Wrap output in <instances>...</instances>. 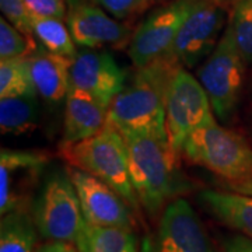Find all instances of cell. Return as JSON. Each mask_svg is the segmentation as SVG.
<instances>
[{"instance_id":"obj_1","label":"cell","mask_w":252,"mask_h":252,"mask_svg":"<svg viewBox=\"0 0 252 252\" xmlns=\"http://www.w3.org/2000/svg\"><path fill=\"white\" fill-rule=\"evenodd\" d=\"M127 144L130 178L140 206L157 216L168 203L189 190V182L178 164V154L167 133H122Z\"/></svg>"},{"instance_id":"obj_2","label":"cell","mask_w":252,"mask_h":252,"mask_svg":"<svg viewBox=\"0 0 252 252\" xmlns=\"http://www.w3.org/2000/svg\"><path fill=\"white\" fill-rule=\"evenodd\" d=\"M181 67L171 56L139 67L133 79L112 101L107 124L121 133H167L165 102L172 79Z\"/></svg>"},{"instance_id":"obj_3","label":"cell","mask_w":252,"mask_h":252,"mask_svg":"<svg viewBox=\"0 0 252 252\" xmlns=\"http://www.w3.org/2000/svg\"><path fill=\"white\" fill-rule=\"evenodd\" d=\"M182 156L224 181V185L252 180V146L216 121L196 129L185 140Z\"/></svg>"},{"instance_id":"obj_4","label":"cell","mask_w":252,"mask_h":252,"mask_svg":"<svg viewBox=\"0 0 252 252\" xmlns=\"http://www.w3.org/2000/svg\"><path fill=\"white\" fill-rule=\"evenodd\" d=\"M61 152L70 167L89 172L108 184L132 209L140 207L130 178L127 144L118 129L107 124L95 136L74 146L62 147Z\"/></svg>"},{"instance_id":"obj_5","label":"cell","mask_w":252,"mask_h":252,"mask_svg":"<svg viewBox=\"0 0 252 252\" xmlns=\"http://www.w3.org/2000/svg\"><path fill=\"white\" fill-rule=\"evenodd\" d=\"M32 219L42 238L77 244L86 219L67 168L46 172L32 203Z\"/></svg>"},{"instance_id":"obj_6","label":"cell","mask_w":252,"mask_h":252,"mask_svg":"<svg viewBox=\"0 0 252 252\" xmlns=\"http://www.w3.org/2000/svg\"><path fill=\"white\" fill-rule=\"evenodd\" d=\"M247 64L225 28L215 51L199 66L196 77L203 86L216 118L227 122L234 115Z\"/></svg>"},{"instance_id":"obj_7","label":"cell","mask_w":252,"mask_h":252,"mask_svg":"<svg viewBox=\"0 0 252 252\" xmlns=\"http://www.w3.org/2000/svg\"><path fill=\"white\" fill-rule=\"evenodd\" d=\"M215 117L198 77L181 67L172 79L165 102V130L174 152L181 156L185 140L196 129L215 122Z\"/></svg>"},{"instance_id":"obj_8","label":"cell","mask_w":252,"mask_h":252,"mask_svg":"<svg viewBox=\"0 0 252 252\" xmlns=\"http://www.w3.org/2000/svg\"><path fill=\"white\" fill-rule=\"evenodd\" d=\"M198 0H171L156 9L132 34L127 54L136 69L168 56L174 41Z\"/></svg>"},{"instance_id":"obj_9","label":"cell","mask_w":252,"mask_h":252,"mask_svg":"<svg viewBox=\"0 0 252 252\" xmlns=\"http://www.w3.org/2000/svg\"><path fill=\"white\" fill-rule=\"evenodd\" d=\"M225 27L224 7L212 0H198L181 26L168 56L182 67H196L215 51Z\"/></svg>"},{"instance_id":"obj_10","label":"cell","mask_w":252,"mask_h":252,"mask_svg":"<svg viewBox=\"0 0 252 252\" xmlns=\"http://www.w3.org/2000/svg\"><path fill=\"white\" fill-rule=\"evenodd\" d=\"M140 252H215L205 225L188 200L178 198L164 209Z\"/></svg>"},{"instance_id":"obj_11","label":"cell","mask_w":252,"mask_h":252,"mask_svg":"<svg viewBox=\"0 0 252 252\" xmlns=\"http://www.w3.org/2000/svg\"><path fill=\"white\" fill-rule=\"evenodd\" d=\"M127 84V74L111 52L83 48L70 63V89L81 91L109 109Z\"/></svg>"},{"instance_id":"obj_12","label":"cell","mask_w":252,"mask_h":252,"mask_svg":"<svg viewBox=\"0 0 252 252\" xmlns=\"http://www.w3.org/2000/svg\"><path fill=\"white\" fill-rule=\"evenodd\" d=\"M66 24L76 45L81 48H124L132 31L114 18L95 0H66Z\"/></svg>"},{"instance_id":"obj_13","label":"cell","mask_w":252,"mask_h":252,"mask_svg":"<svg viewBox=\"0 0 252 252\" xmlns=\"http://www.w3.org/2000/svg\"><path fill=\"white\" fill-rule=\"evenodd\" d=\"M49 165V156L36 150L1 149L0 153V213L27 209L31 190Z\"/></svg>"},{"instance_id":"obj_14","label":"cell","mask_w":252,"mask_h":252,"mask_svg":"<svg viewBox=\"0 0 252 252\" xmlns=\"http://www.w3.org/2000/svg\"><path fill=\"white\" fill-rule=\"evenodd\" d=\"M67 172L77 190L83 216L89 224L132 230V207L115 189L79 168L69 167Z\"/></svg>"},{"instance_id":"obj_15","label":"cell","mask_w":252,"mask_h":252,"mask_svg":"<svg viewBox=\"0 0 252 252\" xmlns=\"http://www.w3.org/2000/svg\"><path fill=\"white\" fill-rule=\"evenodd\" d=\"M108 119V108L81 91L69 89L64 99L61 149L84 142L99 133Z\"/></svg>"},{"instance_id":"obj_16","label":"cell","mask_w":252,"mask_h":252,"mask_svg":"<svg viewBox=\"0 0 252 252\" xmlns=\"http://www.w3.org/2000/svg\"><path fill=\"white\" fill-rule=\"evenodd\" d=\"M27 63L38 97L48 104H59L66 99L70 89L72 59L38 46L27 56Z\"/></svg>"},{"instance_id":"obj_17","label":"cell","mask_w":252,"mask_h":252,"mask_svg":"<svg viewBox=\"0 0 252 252\" xmlns=\"http://www.w3.org/2000/svg\"><path fill=\"white\" fill-rule=\"evenodd\" d=\"M199 200L219 221L252 240V196L207 189L199 195Z\"/></svg>"},{"instance_id":"obj_18","label":"cell","mask_w":252,"mask_h":252,"mask_svg":"<svg viewBox=\"0 0 252 252\" xmlns=\"http://www.w3.org/2000/svg\"><path fill=\"white\" fill-rule=\"evenodd\" d=\"M39 124L38 94L0 98V129L3 135H26Z\"/></svg>"},{"instance_id":"obj_19","label":"cell","mask_w":252,"mask_h":252,"mask_svg":"<svg viewBox=\"0 0 252 252\" xmlns=\"http://www.w3.org/2000/svg\"><path fill=\"white\" fill-rule=\"evenodd\" d=\"M38 230L28 209L1 216L0 252H35Z\"/></svg>"},{"instance_id":"obj_20","label":"cell","mask_w":252,"mask_h":252,"mask_svg":"<svg viewBox=\"0 0 252 252\" xmlns=\"http://www.w3.org/2000/svg\"><path fill=\"white\" fill-rule=\"evenodd\" d=\"M76 245L81 252H139L132 230L93 225L87 221Z\"/></svg>"},{"instance_id":"obj_21","label":"cell","mask_w":252,"mask_h":252,"mask_svg":"<svg viewBox=\"0 0 252 252\" xmlns=\"http://www.w3.org/2000/svg\"><path fill=\"white\" fill-rule=\"evenodd\" d=\"M32 34L42 48L49 52L72 59L76 55V42L61 18L32 17Z\"/></svg>"},{"instance_id":"obj_22","label":"cell","mask_w":252,"mask_h":252,"mask_svg":"<svg viewBox=\"0 0 252 252\" xmlns=\"http://www.w3.org/2000/svg\"><path fill=\"white\" fill-rule=\"evenodd\" d=\"M225 28L245 64H252V0H238L233 4Z\"/></svg>"},{"instance_id":"obj_23","label":"cell","mask_w":252,"mask_h":252,"mask_svg":"<svg viewBox=\"0 0 252 252\" xmlns=\"http://www.w3.org/2000/svg\"><path fill=\"white\" fill-rule=\"evenodd\" d=\"M36 94L27 58L0 61V98Z\"/></svg>"},{"instance_id":"obj_24","label":"cell","mask_w":252,"mask_h":252,"mask_svg":"<svg viewBox=\"0 0 252 252\" xmlns=\"http://www.w3.org/2000/svg\"><path fill=\"white\" fill-rule=\"evenodd\" d=\"M36 48L34 36L23 34L6 18H0V61L27 58Z\"/></svg>"},{"instance_id":"obj_25","label":"cell","mask_w":252,"mask_h":252,"mask_svg":"<svg viewBox=\"0 0 252 252\" xmlns=\"http://www.w3.org/2000/svg\"><path fill=\"white\" fill-rule=\"evenodd\" d=\"M0 10L3 13V17L11 26H14L26 35L34 36L32 16L30 14L24 0H0Z\"/></svg>"},{"instance_id":"obj_26","label":"cell","mask_w":252,"mask_h":252,"mask_svg":"<svg viewBox=\"0 0 252 252\" xmlns=\"http://www.w3.org/2000/svg\"><path fill=\"white\" fill-rule=\"evenodd\" d=\"M102 9L117 20L135 17L147 9L154 0H95Z\"/></svg>"},{"instance_id":"obj_27","label":"cell","mask_w":252,"mask_h":252,"mask_svg":"<svg viewBox=\"0 0 252 252\" xmlns=\"http://www.w3.org/2000/svg\"><path fill=\"white\" fill-rule=\"evenodd\" d=\"M28 11L32 17L66 18L67 4L66 0H24Z\"/></svg>"},{"instance_id":"obj_28","label":"cell","mask_w":252,"mask_h":252,"mask_svg":"<svg viewBox=\"0 0 252 252\" xmlns=\"http://www.w3.org/2000/svg\"><path fill=\"white\" fill-rule=\"evenodd\" d=\"M223 252H252V240L243 234L230 235L223 241Z\"/></svg>"},{"instance_id":"obj_29","label":"cell","mask_w":252,"mask_h":252,"mask_svg":"<svg viewBox=\"0 0 252 252\" xmlns=\"http://www.w3.org/2000/svg\"><path fill=\"white\" fill-rule=\"evenodd\" d=\"M35 252H81L76 244L67 241H48L36 247Z\"/></svg>"},{"instance_id":"obj_30","label":"cell","mask_w":252,"mask_h":252,"mask_svg":"<svg viewBox=\"0 0 252 252\" xmlns=\"http://www.w3.org/2000/svg\"><path fill=\"white\" fill-rule=\"evenodd\" d=\"M225 188L231 192H237L241 195H247V196H252V180L245 181V182H240V184H230L225 185Z\"/></svg>"},{"instance_id":"obj_31","label":"cell","mask_w":252,"mask_h":252,"mask_svg":"<svg viewBox=\"0 0 252 252\" xmlns=\"http://www.w3.org/2000/svg\"><path fill=\"white\" fill-rule=\"evenodd\" d=\"M213 3H216V4H219V6H221V7H224V6H227V4H234V3H237L238 0H212Z\"/></svg>"},{"instance_id":"obj_32","label":"cell","mask_w":252,"mask_h":252,"mask_svg":"<svg viewBox=\"0 0 252 252\" xmlns=\"http://www.w3.org/2000/svg\"><path fill=\"white\" fill-rule=\"evenodd\" d=\"M154 1H167V0H154Z\"/></svg>"}]
</instances>
